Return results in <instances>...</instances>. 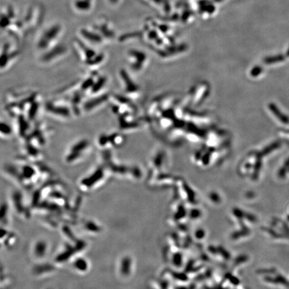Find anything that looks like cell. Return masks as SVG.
<instances>
[{
  "mask_svg": "<svg viewBox=\"0 0 289 289\" xmlns=\"http://www.w3.org/2000/svg\"><path fill=\"white\" fill-rule=\"evenodd\" d=\"M13 119H14V133L18 137L24 140L32 130V122L24 114H20Z\"/></svg>",
  "mask_w": 289,
  "mask_h": 289,
  "instance_id": "cell-13",
  "label": "cell"
},
{
  "mask_svg": "<svg viewBox=\"0 0 289 289\" xmlns=\"http://www.w3.org/2000/svg\"><path fill=\"white\" fill-rule=\"evenodd\" d=\"M68 53V47L60 42L48 50L40 54L39 62L44 66L53 65L65 58Z\"/></svg>",
  "mask_w": 289,
  "mask_h": 289,
  "instance_id": "cell-7",
  "label": "cell"
},
{
  "mask_svg": "<svg viewBox=\"0 0 289 289\" xmlns=\"http://www.w3.org/2000/svg\"><path fill=\"white\" fill-rule=\"evenodd\" d=\"M92 144L88 138H82L72 143L64 153V160L68 165L80 163L90 154Z\"/></svg>",
  "mask_w": 289,
  "mask_h": 289,
  "instance_id": "cell-3",
  "label": "cell"
},
{
  "mask_svg": "<svg viewBox=\"0 0 289 289\" xmlns=\"http://www.w3.org/2000/svg\"><path fill=\"white\" fill-rule=\"evenodd\" d=\"M111 97V94L104 92L99 96L87 98L82 104V113L85 114L95 113L110 103Z\"/></svg>",
  "mask_w": 289,
  "mask_h": 289,
  "instance_id": "cell-8",
  "label": "cell"
},
{
  "mask_svg": "<svg viewBox=\"0 0 289 289\" xmlns=\"http://www.w3.org/2000/svg\"><path fill=\"white\" fill-rule=\"evenodd\" d=\"M119 79L123 94L130 99L135 97L138 92V88L125 68H122L119 70Z\"/></svg>",
  "mask_w": 289,
  "mask_h": 289,
  "instance_id": "cell-10",
  "label": "cell"
},
{
  "mask_svg": "<svg viewBox=\"0 0 289 289\" xmlns=\"http://www.w3.org/2000/svg\"><path fill=\"white\" fill-rule=\"evenodd\" d=\"M78 37L83 42L95 48L108 44L104 37L91 26L81 28L78 31Z\"/></svg>",
  "mask_w": 289,
  "mask_h": 289,
  "instance_id": "cell-9",
  "label": "cell"
},
{
  "mask_svg": "<svg viewBox=\"0 0 289 289\" xmlns=\"http://www.w3.org/2000/svg\"><path fill=\"white\" fill-rule=\"evenodd\" d=\"M108 83V78L106 76L99 75L97 78L96 80L92 85V88H90L89 91L87 93V98L99 96L103 94L106 90V87Z\"/></svg>",
  "mask_w": 289,
  "mask_h": 289,
  "instance_id": "cell-15",
  "label": "cell"
},
{
  "mask_svg": "<svg viewBox=\"0 0 289 289\" xmlns=\"http://www.w3.org/2000/svg\"><path fill=\"white\" fill-rule=\"evenodd\" d=\"M122 0H107L108 3L109 5H111V6H116L121 3Z\"/></svg>",
  "mask_w": 289,
  "mask_h": 289,
  "instance_id": "cell-20",
  "label": "cell"
},
{
  "mask_svg": "<svg viewBox=\"0 0 289 289\" xmlns=\"http://www.w3.org/2000/svg\"><path fill=\"white\" fill-rule=\"evenodd\" d=\"M109 134V139L111 150L114 148L123 146L125 141V137L122 132H113Z\"/></svg>",
  "mask_w": 289,
  "mask_h": 289,
  "instance_id": "cell-18",
  "label": "cell"
},
{
  "mask_svg": "<svg viewBox=\"0 0 289 289\" xmlns=\"http://www.w3.org/2000/svg\"><path fill=\"white\" fill-rule=\"evenodd\" d=\"M73 46L81 62L91 72L97 71L106 60L107 56L103 52L98 51L97 48L87 44L78 37L74 40Z\"/></svg>",
  "mask_w": 289,
  "mask_h": 289,
  "instance_id": "cell-1",
  "label": "cell"
},
{
  "mask_svg": "<svg viewBox=\"0 0 289 289\" xmlns=\"http://www.w3.org/2000/svg\"><path fill=\"white\" fill-rule=\"evenodd\" d=\"M95 0H73L72 8L76 12L87 13L92 11Z\"/></svg>",
  "mask_w": 289,
  "mask_h": 289,
  "instance_id": "cell-17",
  "label": "cell"
},
{
  "mask_svg": "<svg viewBox=\"0 0 289 289\" xmlns=\"http://www.w3.org/2000/svg\"><path fill=\"white\" fill-rule=\"evenodd\" d=\"M43 12L44 11L39 7H32L26 11L25 15L21 18L26 30H33L39 26L42 20Z\"/></svg>",
  "mask_w": 289,
  "mask_h": 289,
  "instance_id": "cell-12",
  "label": "cell"
},
{
  "mask_svg": "<svg viewBox=\"0 0 289 289\" xmlns=\"http://www.w3.org/2000/svg\"><path fill=\"white\" fill-rule=\"evenodd\" d=\"M20 52L15 44L9 41L5 42L1 46L0 57V69L6 72L16 63L20 58Z\"/></svg>",
  "mask_w": 289,
  "mask_h": 289,
  "instance_id": "cell-5",
  "label": "cell"
},
{
  "mask_svg": "<svg viewBox=\"0 0 289 289\" xmlns=\"http://www.w3.org/2000/svg\"><path fill=\"white\" fill-rule=\"evenodd\" d=\"M104 37L107 42H111L116 38V32L111 21L106 18H101L91 26Z\"/></svg>",
  "mask_w": 289,
  "mask_h": 289,
  "instance_id": "cell-11",
  "label": "cell"
},
{
  "mask_svg": "<svg viewBox=\"0 0 289 289\" xmlns=\"http://www.w3.org/2000/svg\"><path fill=\"white\" fill-rule=\"evenodd\" d=\"M44 110L48 115L60 121L70 120L75 116L68 101L62 97L47 101L44 104Z\"/></svg>",
  "mask_w": 289,
  "mask_h": 289,
  "instance_id": "cell-4",
  "label": "cell"
},
{
  "mask_svg": "<svg viewBox=\"0 0 289 289\" xmlns=\"http://www.w3.org/2000/svg\"><path fill=\"white\" fill-rule=\"evenodd\" d=\"M109 173L108 169L102 163L80 180V186L84 190L94 188L106 180Z\"/></svg>",
  "mask_w": 289,
  "mask_h": 289,
  "instance_id": "cell-6",
  "label": "cell"
},
{
  "mask_svg": "<svg viewBox=\"0 0 289 289\" xmlns=\"http://www.w3.org/2000/svg\"><path fill=\"white\" fill-rule=\"evenodd\" d=\"M127 60L130 68L134 71H138L142 67L145 60V56L140 51L129 50L127 52Z\"/></svg>",
  "mask_w": 289,
  "mask_h": 289,
  "instance_id": "cell-14",
  "label": "cell"
},
{
  "mask_svg": "<svg viewBox=\"0 0 289 289\" xmlns=\"http://www.w3.org/2000/svg\"><path fill=\"white\" fill-rule=\"evenodd\" d=\"M0 133L1 138L6 139L10 138L14 133L13 127L8 123L1 121L0 125Z\"/></svg>",
  "mask_w": 289,
  "mask_h": 289,
  "instance_id": "cell-19",
  "label": "cell"
},
{
  "mask_svg": "<svg viewBox=\"0 0 289 289\" xmlns=\"http://www.w3.org/2000/svg\"><path fill=\"white\" fill-rule=\"evenodd\" d=\"M17 15L12 7H6L1 11V28L2 30L6 31L10 26L17 20Z\"/></svg>",
  "mask_w": 289,
  "mask_h": 289,
  "instance_id": "cell-16",
  "label": "cell"
},
{
  "mask_svg": "<svg viewBox=\"0 0 289 289\" xmlns=\"http://www.w3.org/2000/svg\"><path fill=\"white\" fill-rule=\"evenodd\" d=\"M64 27L60 23H53L43 29L36 41V48L40 54L60 43Z\"/></svg>",
  "mask_w": 289,
  "mask_h": 289,
  "instance_id": "cell-2",
  "label": "cell"
},
{
  "mask_svg": "<svg viewBox=\"0 0 289 289\" xmlns=\"http://www.w3.org/2000/svg\"><path fill=\"white\" fill-rule=\"evenodd\" d=\"M288 54H289V51H288Z\"/></svg>",
  "mask_w": 289,
  "mask_h": 289,
  "instance_id": "cell-21",
  "label": "cell"
}]
</instances>
